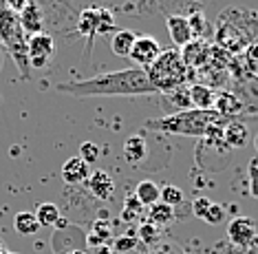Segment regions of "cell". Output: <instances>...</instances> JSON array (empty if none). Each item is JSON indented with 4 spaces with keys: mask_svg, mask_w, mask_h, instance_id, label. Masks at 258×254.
I'll list each match as a JSON object with an SVG mask.
<instances>
[{
    "mask_svg": "<svg viewBox=\"0 0 258 254\" xmlns=\"http://www.w3.org/2000/svg\"><path fill=\"white\" fill-rule=\"evenodd\" d=\"M142 210H144V206L137 201V197H128L126 199V206H124V219L128 221H137L139 219V215H142Z\"/></svg>",
    "mask_w": 258,
    "mask_h": 254,
    "instance_id": "cell-27",
    "label": "cell"
},
{
    "mask_svg": "<svg viewBox=\"0 0 258 254\" xmlns=\"http://www.w3.org/2000/svg\"><path fill=\"white\" fill-rule=\"evenodd\" d=\"M89 190L93 197H97L99 201H106V199L113 197L115 192V181L113 177L108 173H104V170H97V173H93L89 177Z\"/></svg>",
    "mask_w": 258,
    "mask_h": 254,
    "instance_id": "cell-10",
    "label": "cell"
},
{
    "mask_svg": "<svg viewBox=\"0 0 258 254\" xmlns=\"http://www.w3.org/2000/svg\"><path fill=\"white\" fill-rule=\"evenodd\" d=\"M166 25H168L170 40H172L177 46H185L192 40V29H190V22H187L185 16H179V14L168 16Z\"/></svg>",
    "mask_w": 258,
    "mask_h": 254,
    "instance_id": "cell-9",
    "label": "cell"
},
{
    "mask_svg": "<svg viewBox=\"0 0 258 254\" xmlns=\"http://www.w3.org/2000/svg\"><path fill=\"white\" fill-rule=\"evenodd\" d=\"M53 51H55V42L49 33H36L27 40L29 62H31V67H36V69L46 67V62L51 60Z\"/></svg>",
    "mask_w": 258,
    "mask_h": 254,
    "instance_id": "cell-6",
    "label": "cell"
},
{
    "mask_svg": "<svg viewBox=\"0 0 258 254\" xmlns=\"http://www.w3.org/2000/svg\"><path fill=\"white\" fill-rule=\"evenodd\" d=\"M115 29V18L108 9L95 7V33H108Z\"/></svg>",
    "mask_w": 258,
    "mask_h": 254,
    "instance_id": "cell-22",
    "label": "cell"
},
{
    "mask_svg": "<svg viewBox=\"0 0 258 254\" xmlns=\"http://www.w3.org/2000/svg\"><path fill=\"white\" fill-rule=\"evenodd\" d=\"M137 237H131V234H124V237H119L115 241V250L117 252H131L135 250V245H137Z\"/></svg>",
    "mask_w": 258,
    "mask_h": 254,
    "instance_id": "cell-32",
    "label": "cell"
},
{
    "mask_svg": "<svg viewBox=\"0 0 258 254\" xmlns=\"http://www.w3.org/2000/svg\"><path fill=\"white\" fill-rule=\"evenodd\" d=\"M223 120L214 109H187L172 115H163L159 120H148L146 128H152L163 135H181V137H208L214 126H221Z\"/></svg>",
    "mask_w": 258,
    "mask_h": 254,
    "instance_id": "cell-2",
    "label": "cell"
},
{
    "mask_svg": "<svg viewBox=\"0 0 258 254\" xmlns=\"http://www.w3.org/2000/svg\"><path fill=\"white\" fill-rule=\"evenodd\" d=\"M214 111L221 115L223 122H232V120H236L238 115H243V109H240L238 97L234 95L232 91H221V93H216Z\"/></svg>",
    "mask_w": 258,
    "mask_h": 254,
    "instance_id": "cell-8",
    "label": "cell"
},
{
    "mask_svg": "<svg viewBox=\"0 0 258 254\" xmlns=\"http://www.w3.org/2000/svg\"><path fill=\"white\" fill-rule=\"evenodd\" d=\"M159 194H161V188L159 184H155V181L150 179H144L137 184V190H135V197H137V201L144 206V208H150V206H155L159 201Z\"/></svg>",
    "mask_w": 258,
    "mask_h": 254,
    "instance_id": "cell-16",
    "label": "cell"
},
{
    "mask_svg": "<svg viewBox=\"0 0 258 254\" xmlns=\"http://www.w3.org/2000/svg\"><path fill=\"white\" fill-rule=\"evenodd\" d=\"M67 254H84V250H73V252H67Z\"/></svg>",
    "mask_w": 258,
    "mask_h": 254,
    "instance_id": "cell-34",
    "label": "cell"
},
{
    "mask_svg": "<svg viewBox=\"0 0 258 254\" xmlns=\"http://www.w3.org/2000/svg\"><path fill=\"white\" fill-rule=\"evenodd\" d=\"M3 254H11V252H3Z\"/></svg>",
    "mask_w": 258,
    "mask_h": 254,
    "instance_id": "cell-36",
    "label": "cell"
},
{
    "mask_svg": "<svg viewBox=\"0 0 258 254\" xmlns=\"http://www.w3.org/2000/svg\"><path fill=\"white\" fill-rule=\"evenodd\" d=\"M144 71L157 93H170L174 88L183 86L187 80V67L181 60V53L177 49L161 51L159 58Z\"/></svg>",
    "mask_w": 258,
    "mask_h": 254,
    "instance_id": "cell-3",
    "label": "cell"
},
{
    "mask_svg": "<svg viewBox=\"0 0 258 254\" xmlns=\"http://www.w3.org/2000/svg\"><path fill=\"white\" fill-rule=\"evenodd\" d=\"M247 175H249V194L258 199V157H254L249 162Z\"/></svg>",
    "mask_w": 258,
    "mask_h": 254,
    "instance_id": "cell-30",
    "label": "cell"
},
{
    "mask_svg": "<svg viewBox=\"0 0 258 254\" xmlns=\"http://www.w3.org/2000/svg\"><path fill=\"white\" fill-rule=\"evenodd\" d=\"M187 22H190V29H192V38H201L205 29H208V22L203 20V14H199V11L187 18Z\"/></svg>",
    "mask_w": 258,
    "mask_h": 254,
    "instance_id": "cell-29",
    "label": "cell"
},
{
    "mask_svg": "<svg viewBox=\"0 0 258 254\" xmlns=\"http://www.w3.org/2000/svg\"><path fill=\"white\" fill-rule=\"evenodd\" d=\"M5 252V245H3V241H0V254H3Z\"/></svg>",
    "mask_w": 258,
    "mask_h": 254,
    "instance_id": "cell-35",
    "label": "cell"
},
{
    "mask_svg": "<svg viewBox=\"0 0 258 254\" xmlns=\"http://www.w3.org/2000/svg\"><path fill=\"white\" fill-rule=\"evenodd\" d=\"M80 159L84 164H95L99 159V146L93 144V141H84V144H80Z\"/></svg>",
    "mask_w": 258,
    "mask_h": 254,
    "instance_id": "cell-25",
    "label": "cell"
},
{
    "mask_svg": "<svg viewBox=\"0 0 258 254\" xmlns=\"http://www.w3.org/2000/svg\"><path fill=\"white\" fill-rule=\"evenodd\" d=\"M135 35L133 31H128V29H119L115 35H113V40H110V49H113L115 56H119V58H128L131 56V49H133V44H135Z\"/></svg>",
    "mask_w": 258,
    "mask_h": 254,
    "instance_id": "cell-18",
    "label": "cell"
},
{
    "mask_svg": "<svg viewBox=\"0 0 258 254\" xmlns=\"http://www.w3.org/2000/svg\"><path fill=\"white\" fill-rule=\"evenodd\" d=\"M157 237H159V228H155L152 226V223H142V226H139V232H137V239H142L144 243H155L157 241Z\"/></svg>",
    "mask_w": 258,
    "mask_h": 254,
    "instance_id": "cell-28",
    "label": "cell"
},
{
    "mask_svg": "<svg viewBox=\"0 0 258 254\" xmlns=\"http://www.w3.org/2000/svg\"><path fill=\"white\" fill-rule=\"evenodd\" d=\"M33 215H36L40 228H42V226H55V223L60 221V210H57V206L51 204V201H42L36 208Z\"/></svg>",
    "mask_w": 258,
    "mask_h": 254,
    "instance_id": "cell-20",
    "label": "cell"
},
{
    "mask_svg": "<svg viewBox=\"0 0 258 254\" xmlns=\"http://www.w3.org/2000/svg\"><path fill=\"white\" fill-rule=\"evenodd\" d=\"M20 18V27L22 31H29L31 35L42 33V11L38 9V5H27L25 11L18 16Z\"/></svg>",
    "mask_w": 258,
    "mask_h": 254,
    "instance_id": "cell-15",
    "label": "cell"
},
{
    "mask_svg": "<svg viewBox=\"0 0 258 254\" xmlns=\"http://www.w3.org/2000/svg\"><path fill=\"white\" fill-rule=\"evenodd\" d=\"M210 206H212V201H210L208 197H199V199H195V204H192V215H195L197 219H201V221H203V217H205V212L210 210Z\"/></svg>",
    "mask_w": 258,
    "mask_h": 254,
    "instance_id": "cell-31",
    "label": "cell"
},
{
    "mask_svg": "<svg viewBox=\"0 0 258 254\" xmlns=\"http://www.w3.org/2000/svg\"><path fill=\"white\" fill-rule=\"evenodd\" d=\"M177 215H174V208H170L168 204H161L157 201L155 206L148 208V223H152L155 228H163V226H170Z\"/></svg>",
    "mask_w": 258,
    "mask_h": 254,
    "instance_id": "cell-17",
    "label": "cell"
},
{
    "mask_svg": "<svg viewBox=\"0 0 258 254\" xmlns=\"http://www.w3.org/2000/svg\"><path fill=\"white\" fill-rule=\"evenodd\" d=\"M249 139V131L245 124H240L238 120L227 122V126L223 128V144L227 148H243Z\"/></svg>",
    "mask_w": 258,
    "mask_h": 254,
    "instance_id": "cell-13",
    "label": "cell"
},
{
    "mask_svg": "<svg viewBox=\"0 0 258 254\" xmlns=\"http://www.w3.org/2000/svg\"><path fill=\"white\" fill-rule=\"evenodd\" d=\"M168 99H170V104H174L179 111H187V109H192V104H190V93H187V86H179V88H174V91H170V93H163Z\"/></svg>",
    "mask_w": 258,
    "mask_h": 254,
    "instance_id": "cell-24",
    "label": "cell"
},
{
    "mask_svg": "<svg viewBox=\"0 0 258 254\" xmlns=\"http://www.w3.org/2000/svg\"><path fill=\"white\" fill-rule=\"evenodd\" d=\"M146 155H148V141H146L144 135H131L126 141H124V157L128 164H133V166H137V164H142Z\"/></svg>",
    "mask_w": 258,
    "mask_h": 254,
    "instance_id": "cell-14",
    "label": "cell"
},
{
    "mask_svg": "<svg viewBox=\"0 0 258 254\" xmlns=\"http://www.w3.org/2000/svg\"><path fill=\"white\" fill-rule=\"evenodd\" d=\"M159 53H161V46L155 38H150V35H137L128 58H131L139 69H148L150 64L159 58Z\"/></svg>",
    "mask_w": 258,
    "mask_h": 254,
    "instance_id": "cell-7",
    "label": "cell"
},
{
    "mask_svg": "<svg viewBox=\"0 0 258 254\" xmlns=\"http://www.w3.org/2000/svg\"><path fill=\"white\" fill-rule=\"evenodd\" d=\"M57 93L73 97H99V95H148L157 93L150 84L144 69L131 67L121 71H110L89 80H71L57 84Z\"/></svg>",
    "mask_w": 258,
    "mask_h": 254,
    "instance_id": "cell-1",
    "label": "cell"
},
{
    "mask_svg": "<svg viewBox=\"0 0 258 254\" xmlns=\"http://www.w3.org/2000/svg\"><path fill=\"white\" fill-rule=\"evenodd\" d=\"M89 164H84L80 157H71V159H67L64 162V166H62V179L67 181V184H71V186H78L82 184V181H89Z\"/></svg>",
    "mask_w": 258,
    "mask_h": 254,
    "instance_id": "cell-11",
    "label": "cell"
},
{
    "mask_svg": "<svg viewBox=\"0 0 258 254\" xmlns=\"http://www.w3.org/2000/svg\"><path fill=\"white\" fill-rule=\"evenodd\" d=\"M227 237L234 245L243 247V250H251L258 245V226L249 217H234L227 226Z\"/></svg>",
    "mask_w": 258,
    "mask_h": 254,
    "instance_id": "cell-5",
    "label": "cell"
},
{
    "mask_svg": "<svg viewBox=\"0 0 258 254\" xmlns=\"http://www.w3.org/2000/svg\"><path fill=\"white\" fill-rule=\"evenodd\" d=\"M187 93H190V104H192V109H201V111L214 109L216 91H212V88H210L208 84L195 82V84L187 86Z\"/></svg>",
    "mask_w": 258,
    "mask_h": 254,
    "instance_id": "cell-12",
    "label": "cell"
},
{
    "mask_svg": "<svg viewBox=\"0 0 258 254\" xmlns=\"http://www.w3.org/2000/svg\"><path fill=\"white\" fill-rule=\"evenodd\" d=\"M14 228H16V232L18 234H22V237H29V234L38 232L40 223H38L33 212H18V215L14 217Z\"/></svg>",
    "mask_w": 258,
    "mask_h": 254,
    "instance_id": "cell-19",
    "label": "cell"
},
{
    "mask_svg": "<svg viewBox=\"0 0 258 254\" xmlns=\"http://www.w3.org/2000/svg\"><path fill=\"white\" fill-rule=\"evenodd\" d=\"M234 95L238 97L243 115H258V73H243L234 80Z\"/></svg>",
    "mask_w": 258,
    "mask_h": 254,
    "instance_id": "cell-4",
    "label": "cell"
},
{
    "mask_svg": "<svg viewBox=\"0 0 258 254\" xmlns=\"http://www.w3.org/2000/svg\"><path fill=\"white\" fill-rule=\"evenodd\" d=\"M254 148H256V153H258V133H256V137H254Z\"/></svg>",
    "mask_w": 258,
    "mask_h": 254,
    "instance_id": "cell-33",
    "label": "cell"
},
{
    "mask_svg": "<svg viewBox=\"0 0 258 254\" xmlns=\"http://www.w3.org/2000/svg\"><path fill=\"white\" fill-rule=\"evenodd\" d=\"M203 221H205V223H210V226H219V223L225 221V208L212 201V206H210V210L205 212Z\"/></svg>",
    "mask_w": 258,
    "mask_h": 254,
    "instance_id": "cell-26",
    "label": "cell"
},
{
    "mask_svg": "<svg viewBox=\"0 0 258 254\" xmlns=\"http://www.w3.org/2000/svg\"><path fill=\"white\" fill-rule=\"evenodd\" d=\"M159 201L161 204H168L170 208H177V206L183 204V190L177 188V186H172V184L163 186L161 188V194H159Z\"/></svg>",
    "mask_w": 258,
    "mask_h": 254,
    "instance_id": "cell-23",
    "label": "cell"
},
{
    "mask_svg": "<svg viewBox=\"0 0 258 254\" xmlns=\"http://www.w3.org/2000/svg\"><path fill=\"white\" fill-rule=\"evenodd\" d=\"M78 29H80V33H84L86 38H89V42H93V38L97 35L95 33V7L82 11L80 22H78Z\"/></svg>",
    "mask_w": 258,
    "mask_h": 254,
    "instance_id": "cell-21",
    "label": "cell"
}]
</instances>
